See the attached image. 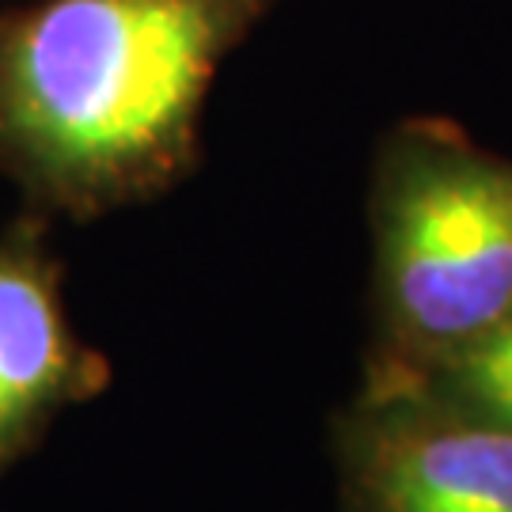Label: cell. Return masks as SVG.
<instances>
[{
  "label": "cell",
  "mask_w": 512,
  "mask_h": 512,
  "mask_svg": "<svg viewBox=\"0 0 512 512\" xmlns=\"http://www.w3.org/2000/svg\"><path fill=\"white\" fill-rule=\"evenodd\" d=\"M274 0H46L0 19V175L92 220L183 183L220 65Z\"/></svg>",
  "instance_id": "1"
},
{
  "label": "cell",
  "mask_w": 512,
  "mask_h": 512,
  "mask_svg": "<svg viewBox=\"0 0 512 512\" xmlns=\"http://www.w3.org/2000/svg\"><path fill=\"white\" fill-rule=\"evenodd\" d=\"M372 293L361 391L421 384L512 308V156L444 118H406L368 186Z\"/></svg>",
  "instance_id": "2"
},
{
  "label": "cell",
  "mask_w": 512,
  "mask_h": 512,
  "mask_svg": "<svg viewBox=\"0 0 512 512\" xmlns=\"http://www.w3.org/2000/svg\"><path fill=\"white\" fill-rule=\"evenodd\" d=\"M342 512H512V429L414 391H357L334 418Z\"/></svg>",
  "instance_id": "3"
},
{
  "label": "cell",
  "mask_w": 512,
  "mask_h": 512,
  "mask_svg": "<svg viewBox=\"0 0 512 512\" xmlns=\"http://www.w3.org/2000/svg\"><path fill=\"white\" fill-rule=\"evenodd\" d=\"M110 384V361L76 334L61 262L38 217L0 236V478L50 433L65 410Z\"/></svg>",
  "instance_id": "4"
},
{
  "label": "cell",
  "mask_w": 512,
  "mask_h": 512,
  "mask_svg": "<svg viewBox=\"0 0 512 512\" xmlns=\"http://www.w3.org/2000/svg\"><path fill=\"white\" fill-rule=\"evenodd\" d=\"M410 391L440 406H452L459 414H475L512 429V308L482 338L433 368Z\"/></svg>",
  "instance_id": "5"
}]
</instances>
